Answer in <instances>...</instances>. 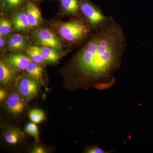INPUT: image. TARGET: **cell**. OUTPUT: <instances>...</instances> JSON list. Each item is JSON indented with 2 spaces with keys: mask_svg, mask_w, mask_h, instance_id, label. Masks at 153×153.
Listing matches in <instances>:
<instances>
[{
  "mask_svg": "<svg viewBox=\"0 0 153 153\" xmlns=\"http://www.w3.org/2000/svg\"><path fill=\"white\" fill-rule=\"evenodd\" d=\"M3 4L9 9H15L22 5L24 0H2Z\"/></svg>",
  "mask_w": 153,
  "mask_h": 153,
  "instance_id": "cell-20",
  "label": "cell"
},
{
  "mask_svg": "<svg viewBox=\"0 0 153 153\" xmlns=\"http://www.w3.org/2000/svg\"><path fill=\"white\" fill-rule=\"evenodd\" d=\"M79 8L88 26L96 30L102 28L113 19L111 17L107 16L100 9L87 0H80Z\"/></svg>",
  "mask_w": 153,
  "mask_h": 153,
  "instance_id": "cell-3",
  "label": "cell"
},
{
  "mask_svg": "<svg viewBox=\"0 0 153 153\" xmlns=\"http://www.w3.org/2000/svg\"><path fill=\"white\" fill-rule=\"evenodd\" d=\"M27 41L25 36L16 34L12 36L7 42L9 49L13 51L21 50L23 49L26 45Z\"/></svg>",
  "mask_w": 153,
  "mask_h": 153,
  "instance_id": "cell-12",
  "label": "cell"
},
{
  "mask_svg": "<svg viewBox=\"0 0 153 153\" xmlns=\"http://www.w3.org/2000/svg\"><path fill=\"white\" fill-rule=\"evenodd\" d=\"M7 93L4 89L1 88L0 89V101H3L7 97Z\"/></svg>",
  "mask_w": 153,
  "mask_h": 153,
  "instance_id": "cell-23",
  "label": "cell"
},
{
  "mask_svg": "<svg viewBox=\"0 0 153 153\" xmlns=\"http://www.w3.org/2000/svg\"><path fill=\"white\" fill-rule=\"evenodd\" d=\"M30 58L22 53L12 54L6 58V63L19 70H25L31 62Z\"/></svg>",
  "mask_w": 153,
  "mask_h": 153,
  "instance_id": "cell-8",
  "label": "cell"
},
{
  "mask_svg": "<svg viewBox=\"0 0 153 153\" xmlns=\"http://www.w3.org/2000/svg\"><path fill=\"white\" fill-rule=\"evenodd\" d=\"M15 28L18 30H26L30 27L26 13L21 12L16 14L13 18Z\"/></svg>",
  "mask_w": 153,
  "mask_h": 153,
  "instance_id": "cell-15",
  "label": "cell"
},
{
  "mask_svg": "<svg viewBox=\"0 0 153 153\" xmlns=\"http://www.w3.org/2000/svg\"><path fill=\"white\" fill-rule=\"evenodd\" d=\"M29 117L33 122L35 123H41L46 120L45 114L41 110L33 109L29 112Z\"/></svg>",
  "mask_w": 153,
  "mask_h": 153,
  "instance_id": "cell-17",
  "label": "cell"
},
{
  "mask_svg": "<svg viewBox=\"0 0 153 153\" xmlns=\"http://www.w3.org/2000/svg\"><path fill=\"white\" fill-rule=\"evenodd\" d=\"M64 10L74 16H77L80 11V0H60Z\"/></svg>",
  "mask_w": 153,
  "mask_h": 153,
  "instance_id": "cell-13",
  "label": "cell"
},
{
  "mask_svg": "<svg viewBox=\"0 0 153 153\" xmlns=\"http://www.w3.org/2000/svg\"><path fill=\"white\" fill-rule=\"evenodd\" d=\"M12 30V24L7 19L1 18L0 20V33L2 35H7Z\"/></svg>",
  "mask_w": 153,
  "mask_h": 153,
  "instance_id": "cell-18",
  "label": "cell"
},
{
  "mask_svg": "<svg viewBox=\"0 0 153 153\" xmlns=\"http://www.w3.org/2000/svg\"><path fill=\"white\" fill-rule=\"evenodd\" d=\"M88 25L82 21L74 20L63 23L59 28V33L66 41L78 43L85 40L90 33Z\"/></svg>",
  "mask_w": 153,
  "mask_h": 153,
  "instance_id": "cell-2",
  "label": "cell"
},
{
  "mask_svg": "<svg viewBox=\"0 0 153 153\" xmlns=\"http://www.w3.org/2000/svg\"><path fill=\"white\" fill-rule=\"evenodd\" d=\"M3 136L6 142L11 145L17 144L26 137L24 132L13 126L7 127L3 132Z\"/></svg>",
  "mask_w": 153,
  "mask_h": 153,
  "instance_id": "cell-7",
  "label": "cell"
},
{
  "mask_svg": "<svg viewBox=\"0 0 153 153\" xmlns=\"http://www.w3.org/2000/svg\"><path fill=\"white\" fill-rule=\"evenodd\" d=\"M26 13L30 27L38 26L41 19V12L38 7L33 3H29L27 6Z\"/></svg>",
  "mask_w": 153,
  "mask_h": 153,
  "instance_id": "cell-10",
  "label": "cell"
},
{
  "mask_svg": "<svg viewBox=\"0 0 153 153\" xmlns=\"http://www.w3.org/2000/svg\"><path fill=\"white\" fill-rule=\"evenodd\" d=\"M31 152L33 153H46L47 150L45 148L41 146H36L31 151Z\"/></svg>",
  "mask_w": 153,
  "mask_h": 153,
  "instance_id": "cell-22",
  "label": "cell"
},
{
  "mask_svg": "<svg viewBox=\"0 0 153 153\" xmlns=\"http://www.w3.org/2000/svg\"><path fill=\"white\" fill-rule=\"evenodd\" d=\"M4 41L1 37L0 38V46H1V48L4 47Z\"/></svg>",
  "mask_w": 153,
  "mask_h": 153,
  "instance_id": "cell-24",
  "label": "cell"
},
{
  "mask_svg": "<svg viewBox=\"0 0 153 153\" xmlns=\"http://www.w3.org/2000/svg\"><path fill=\"white\" fill-rule=\"evenodd\" d=\"M25 70L29 76L38 82H42L43 70L39 64L31 61Z\"/></svg>",
  "mask_w": 153,
  "mask_h": 153,
  "instance_id": "cell-14",
  "label": "cell"
},
{
  "mask_svg": "<svg viewBox=\"0 0 153 153\" xmlns=\"http://www.w3.org/2000/svg\"><path fill=\"white\" fill-rule=\"evenodd\" d=\"M41 52L45 63H57L60 59V54L56 48L52 47H41Z\"/></svg>",
  "mask_w": 153,
  "mask_h": 153,
  "instance_id": "cell-11",
  "label": "cell"
},
{
  "mask_svg": "<svg viewBox=\"0 0 153 153\" xmlns=\"http://www.w3.org/2000/svg\"><path fill=\"white\" fill-rule=\"evenodd\" d=\"M126 41L123 29L113 19L97 30L74 57L77 80L98 90L111 87L115 82L114 73L121 66Z\"/></svg>",
  "mask_w": 153,
  "mask_h": 153,
  "instance_id": "cell-1",
  "label": "cell"
},
{
  "mask_svg": "<svg viewBox=\"0 0 153 153\" xmlns=\"http://www.w3.org/2000/svg\"><path fill=\"white\" fill-rule=\"evenodd\" d=\"M85 152L87 153H109L111 152V151H105L100 148L97 146H92L86 148Z\"/></svg>",
  "mask_w": 153,
  "mask_h": 153,
  "instance_id": "cell-21",
  "label": "cell"
},
{
  "mask_svg": "<svg viewBox=\"0 0 153 153\" xmlns=\"http://www.w3.org/2000/svg\"><path fill=\"white\" fill-rule=\"evenodd\" d=\"M12 67L1 60L0 62V82L3 85H9L16 76V71Z\"/></svg>",
  "mask_w": 153,
  "mask_h": 153,
  "instance_id": "cell-9",
  "label": "cell"
},
{
  "mask_svg": "<svg viewBox=\"0 0 153 153\" xmlns=\"http://www.w3.org/2000/svg\"><path fill=\"white\" fill-rule=\"evenodd\" d=\"M26 53L33 62L39 64L45 62L41 53V47L32 46L27 49Z\"/></svg>",
  "mask_w": 153,
  "mask_h": 153,
  "instance_id": "cell-16",
  "label": "cell"
},
{
  "mask_svg": "<svg viewBox=\"0 0 153 153\" xmlns=\"http://www.w3.org/2000/svg\"><path fill=\"white\" fill-rule=\"evenodd\" d=\"M36 36L37 42L42 47H52L59 50L62 49V41L51 30L41 29L37 32Z\"/></svg>",
  "mask_w": 153,
  "mask_h": 153,
  "instance_id": "cell-5",
  "label": "cell"
},
{
  "mask_svg": "<svg viewBox=\"0 0 153 153\" xmlns=\"http://www.w3.org/2000/svg\"><path fill=\"white\" fill-rule=\"evenodd\" d=\"M38 89V81L30 76H23L17 85L18 92L22 97L28 100L37 95Z\"/></svg>",
  "mask_w": 153,
  "mask_h": 153,
  "instance_id": "cell-4",
  "label": "cell"
},
{
  "mask_svg": "<svg viewBox=\"0 0 153 153\" xmlns=\"http://www.w3.org/2000/svg\"><path fill=\"white\" fill-rule=\"evenodd\" d=\"M25 102L19 92H11L7 97L6 107L8 111L15 115L22 113L25 109Z\"/></svg>",
  "mask_w": 153,
  "mask_h": 153,
  "instance_id": "cell-6",
  "label": "cell"
},
{
  "mask_svg": "<svg viewBox=\"0 0 153 153\" xmlns=\"http://www.w3.org/2000/svg\"><path fill=\"white\" fill-rule=\"evenodd\" d=\"M25 131L35 138L36 141H38L39 140V131L38 128L36 123H28L26 126Z\"/></svg>",
  "mask_w": 153,
  "mask_h": 153,
  "instance_id": "cell-19",
  "label": "cell"
}]
</instances>
